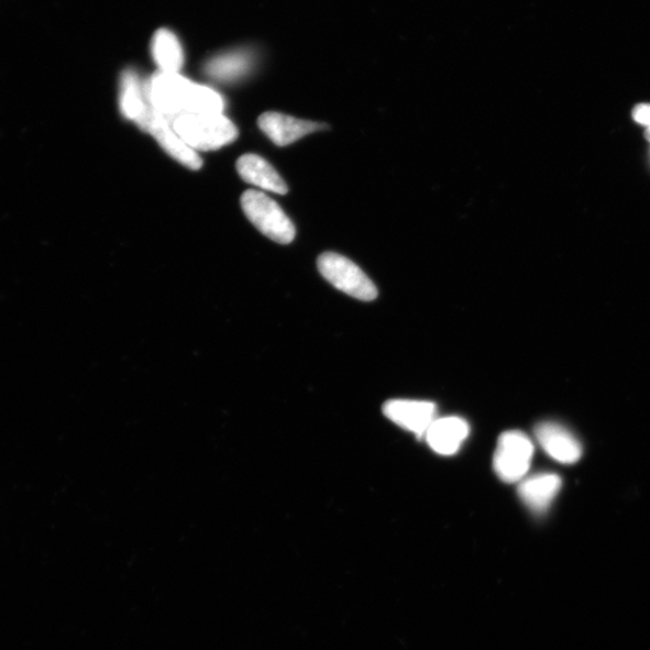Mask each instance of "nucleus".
Returning <instances> with one entry per match:
<instances>
[{"mask_svg": "<svg viewBox=\"0 0 650 650\" xmlns=\"http://www.w3.org/2000/svg\"><path fill=\"white\" fill-rule=\"evenodd\" d=\"M150 103L173 124L185 113H222L224 100L214 89L178 73L159 71L146 82Z\"/></svg>", "mask_w": 650, "mask_h": 650, "instance_id": "obj_1", "label": "nucleus"}, {"mask_svg": "<svg viewBox=\"0 0 650 650\" xmlns=\"http://www.w3.org/2000/svg\"><path fill=\"white\" fill-rule=\"evenodd\" d=\"M175 133L194 150L212 151L235 142L236 126L222 113H185L173 122Z\"/></svg>", "mask_w": 650, "mask_h": 650, "instance_id": "obj_2", "label": "nucleus"}, {"mask_svg": "<svg viewBox=\"0 0 650 650\" xmlns=\"http://www.w3.org/2000/svg\"><path fill=\"white\" fill-rule=\"evenodd\" d=\"M241 207L258 231L277 244L288 245L295 240V224L271 197L258 190L249 189L241 197Z\"/></svg>", "mask_w": 650, "mask_h": 650, "instance_id": "obj_3", "label": "nucleus"}, {"mask_svg": "<svg viewBox=\"0 0 650 650\" xmlns=\"http://www.w3.org/2000/svg\"><path fill=\"white\" fill-rule=\"evenodd\" d=\"M317 266L330 285L348 296L363 301H373L377 298L378 290L372 279L359 265L341 254L326 252L318 258Z\"/></svg>", "mask_w": 650, "mask_h": 650, "instance_id": "obj_4", "label": "nucleus"}, {"mask_svg": "<svg viewBox=\"0 0 650 650\" xmlns=\"http://www.w3.org/2000/svg\"><path fill=\"white\" fill-rule=\"evenodd\" d=\"M533 450V443L525 432H504L494 454L496 475L505 483L525 480L531 466Z\"/></svg>", "mask_w": 650, "mask_h": 650, "instance_id": "obj_5", "label": "nucleus"}, {"mask_svg": "<svg viewBox=\"0 0 650 650\" xmlns=\"http://www.w3.org/2000/svg\"><path fill=\"white\" fill-rule=\"evenodd\" d=\"M120 109L126 120L147 133L155 108L150 103L146 82L134 69H125L121 75Z\"/></svg>", "mask_w": 650, "mask_h": 650, "instance_id": "obj_6", "label": "nucleus"}, {"mask_svg": "<svg viewBox=\"0 0 650 650\" xmlns=\"http://www.w3.org/2000/svg\"><path fill=\"white\" fill-rule=\"evenodd\" d=\"M437 405L429 401L389 400L384 405L385 416L393 423L412 431L418 439H425L433 420L437 419Z\"/></svg>", "mask_w": 650, "mask_h": 650, "instance_id": "obj_7", "label": "nucleus"}, {"mask_svg": "<svg viewBox=\"0 0 650 650\" xmlns=\"http://www.w3.org/2000/svg\"><path fill=\"white\" fill-rule=\"evenodd\" d=\"M258 125L263 133L279 147L288 146L306 135L329 129V125L323 123L302 121L278 112L263 113Z\"/></svg>", "mask_w": 650, "mask_h": 650, "instance_id": "obj_8", "label": "nucleus"}, {"mask_svg": "<svg viewBox=\"0 0 650 650\" xmlns=\"http://www.w3.org/2000/svg\"><path fill=\"white\" fill-rule=\"evenodd\" d=\"M147 133L157 140V143L169 156L185 165V167L192 170H199L201 168L202 161L197 151L189 147L175 133L169 120L156 109L153 110Z\"/></svg>", "mask_w": 650, "mask_h": 650, "instance_id": "obj_9", "label": "nucleus"}, {"mask_svg": "<svg viewBox=\"0 0 650 650\" xmlns=\"http://www.w3.org/2000/svg\"><path fill=\"white\" fill-rule=\"evenodd\" d=\"M543 451L562 464H575L582 456V445L566 428L552 422L540 423L535 428Z\"/></svg>", "mask_w": 650, "mask_h": 650, "instance_id": "obj_10", "label": "nucleus"}, {"mask_svg": "<svg viewBox=\"0 0 650 650\" xmlns=\"http://www.w3.org/2000/svg\"><path fill=\"white\" fill-rule=\"evenodd\" d=\"M562 486L563 481L558 475L538 474L521 480L518 494L533 515L543 516L551 508Z\"/></svg>", "mask_w": 650, "mask_h": 650, "instance_id": "obj_11", "label": "nucleus"}, {"mask_svg": "<svg viewBox=\"0 0 650 650\" xmlns=\"http://www.w3.org/2000/svg\"><path fill=\"white\" fill-rule=\"evenodd\" d=\"M470 427L461 417H442L433 420L426 433L430 449L441 455H453L467 439Z\"/></svg>", "mask_w": 650, "mask_h": 650, "instance_id": "obj_12", "label": "nucleus"}, {"mask_svg": "<svg viewBox=\"0 0 650 650\" xmlns=\"http://www.w3.org/2000/svg\"><path fill=\"white\" fill-rule=\"evenodd\" d=\"M236 169L242 180L277 195H287L288 186L273 165L257 155L239 158Z\"/></svg>", "mask_w": 650, "mask_h": 650, "instance_id": "obj_13", "label": "nucleus"}, {"mask_svg": "<svg viewBox=\"0 0 650 650\" xmlns=\"http://www.w3.org/2000/svg\"><path fill=\"white\" fill-rule=\"evenodd\" d=\"M256 63V55L247 48L228 51L208 60L203 71L213 80L235 81L246 76Z\"/></svg>", "mask_w": 650, "mask_h": 650, "instance_id": "obj_14", "label": "nucleus"}, {"mask_svg": "<svg viewBox=\"0 0 650 650\" xmlns=\"http://www.w3.org/2000/svg\"><path fill=\"white\" fill-rule=\"evenodd\" d=\"M152 57L163 73H178L184 66L185 54L178 37L169 30H159L152 37Z\"/></svg>", "mask_w": 650, "mask_h": 650, "instance_id": "obj_15", "label": "nucleus"}, {"mask_svg": "<svg viewBox=\"0 0 650 650\" xmlns=\"http://www.w3.org/2000/svg\"><path fill=\"white\" fill-rule=\"evenodd\" d=\"M632 118L637 123L648 126L650 129V106L639 104L632 110Z\"/></svg>", "mask_w": 650, "mask_h": 650, "instance_id": "obj_16", "label": "nucleus"}, {"mask_svg": "<svg viewBox=\"0 0 650 650\" xmlns=\"http://www.w3.org/2000/svg\"><path fill=\"white\" fill-rule=\"evenodd\" d=\"M645 135H646V139L648 140V142L650 143V129H648L646 131V134Z\"/></svg>", "mask_w": 650, "mask_h": 650, "instance_id": "obj_17", "label": "nucleus"}]
</instances>
